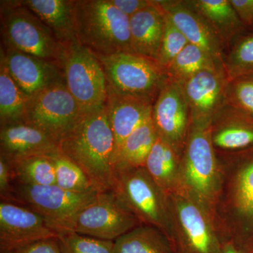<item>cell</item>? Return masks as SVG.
Listing matches in <instances>:
<instances>
[{"label": "cell", "mask_w": 253, "mask_h": 253, "mask_svg": "<svg viewBox=\"0 0 253 253\" xmlns=\"http://www.w3.org/2000/svg\"><path fill=\"white\" fill-rule=\"evenodd\" d=\"M216 154L219 186L214 224L221 243L247 253L253 243V147Z\"/></svg>", "instance_id": "cell-1"}, {"label": "cell", "mask_w": 253, "mask_h": 253, "mask_svg": "<svg viewBox=\"0 0 253 253\" xmlns=\"http://www.w3.org/2000/svg\"><path fill=\"white\" fill-rule=\"evenodd\" d=\"M59 149L84 171L98 191H112L115 141L106 106L82 116L59 141Z\"/></svg>", "instance_id": "cell-2"}, {"label": "cell", "mask_w": 253, "mask_h": 253, "mask_svg": "<svg viewBox=\"0 0 253 253\" xmlns=\"http://www.w3.org/2000/svg\"><path fill=\"white\" fill-rule=\"evenodd\" d=\"M73 21L76 41L96 56L134 53L129 18L110 0H76Z\"/></svg>", "instance_id": "cell-3"}, {"label": "cell", "mask_w": 253, "mask_h": 253, "mask_svg": "<svg viewBox=\"0 0 253 253\" xmlns=\"http://www.w3.org/2000/svg\"><path fill=\"white\" fill-rule=\"evenodd\" d=\"M181 194L214 218L219 172L211 126L191 124L181 158Z\"/></svg>", "instance_id": "cell-4"}, {"label": "cell", "mask_w": 253, "mask_h": 253, "mask_svg": "<svg viewBox=\"0 0 253 253\" xmlns=\"http://www.w3.org/2000/svg\"><path fill=\"white\" fill-rule=\"evenodd\" d=\"M99 193H75L56 185L30 186L14 182L7 201L38 213L61 236L75 231L80 214L94 202Z\"/></svg>", "instance_id": "cell-5"}, {"label": "cell", "mask_w": 253, "mask_h": 253, "mask_svg": "<svg viewBox=\"0 0 253 253\" xmlns=\"http://www.w3.org/2000/svg\"><path fill=\"white\" fill-rule=\"evenodd\" d=\"M112 191L141 224L157 228L172 242L173 221L169 196L144 167L114 173Z\"/></svg>", "instance_id": "cell-6"}, {"label": "cell", "mask_w": 253, "mask_h": 253, "mask_svg": "<svg viewBox=\"0 0 253 253\" xmlns=\"http://www.w3.org/2000/svg\"><path fill=\"white\" fill-rule=\"evenodd\" d=\"M1 31L5 46L54 63L61 68L63 44L21 1L1 3Z\"/></svg>", "instance_id": "cell-7"}, {"label": "cell", "mask_w": 253, "mask_h": 253, "mask_svg": "<svg viewBox=\"0 0 253 253\" xmlns=\"http://www.w3.org/2000/svg\"><path fill=\"white\" fill-rule=\"evenodd\" d=\"M96 56L104 69L108 88L118 94L154 104L169 79L156 61L134 53Z\"/></svg>", "instance_id": "cell-8"}, {"label": "cell", "mask_w": 253, "mask_h": 253, "mask_svg": "<svg viewBox=\"0 0 253 253\" xmlns=\"http://www.w3.org/2000/svg\"><path fill=\"white\" fill-rule=\"evenodd\" d=\"M61 69L68 89L83 116L104 109L107 81L101 63L90 50L77 41L63 44Z\"/></svg>", "instance_id": "cell-9"}, {"label": "cell", "mask_w": 253, "mask_h": 253, "mask_svg": "<svg viewBox=\"0 0 253 253\" xmlns=\"http://www.w3.org/2000/svg\"><path fill=\"white\" fill-rule=\"evenodd\" d=\"M168 196L174 253H222V243L207 213L184 195Z\"/></svg>", "instance_id": "cell-10"}, {"label": "cell", "mask_w": 253, "mask_h": 253, "mask_svg": "<svg viewBox=\"0 0 253 253\" xmlns=\"http://www.w3.org/2000/svg\"><path fill=\"white\" fill-rule=\"evenodd\" d=\"M82 116L63 79L28 97L24 122L39 128L59 143Z\"/></svg>", "instance_id": "cell-11"}, {"label": "cell", "mask_w": 253, "mask_h": 253, "mask_svg": "<svg viewBox=\"0 0 253 253\" xmlns=\"http://www.w3.org/2000/svg\"><path fill=\"white\" fill-rule=\"evenodd\" d=\"M142 225L113 191L99 192L97 198L80 214L75 232L115 241Z\"/></svg>", "instance_id": "cell-12"}, {"label": "cell", "mask_w": 253, "mask_h": 253, "mask_svg": "<svg viewBox=\"0 0 253 253\" xmlns=\"http://www.w3.org/2000/svg\"><path fill=\"white\" fill-rule=\"evenodd\" d=\"M151 118L158 136L181 156L191 126V114L181 83L169 78L155 101Z\"/></svg>", "instance_id": "cell-13"}, {"label": "cell", "mask_w": 253, "mask_h": 253, "mask_svg": "<svg viewBox=\"0 0 253 253\" xmlns=\"http://www.w3.org/2000/svg\"><path fill=\"white\" fill-rule=\"evenodd\" d=\"M229 83L222 69L201 71L181 83L191 124L211 126L214 116L226 103Z\"/></svg>", "instance_id": "cell-14"}, {"label": "cell", "mask_w": 253, "mask_h": 253, "mask_svg": "<svg viewBox=\"0 0 253 253\" xmlns=\"http://www.w3.org/2000/svg\"><path fill=\"white\" fill-rule=\"evenodd\" d=\"M56 237L58 234L38 213L11 201H0V251H14Z\"/></svg>", "instance_id": "cell-15"}, {"label": "cell", "mask_w": 253, "mask_h": 253, "mask_svg": "<svg viewBox=\"0 0 253 253\" xmlns=\"http://www.w3.org/2000/svg\"><path fill=\"white\" fill-rule=\"evenodd\" d=\"M189 43L204 50L224 69L225 48L204 18L181 0L156 1ZM225 71V70H224Z\"/></svg>", "instance_id": "cell-16"}, {"label": "cell", "mask_w": 253, "mask_h": 253, "mask_svg": "<svg viewBox=\"0 0 253 253\" xmlns=\"http://www.w3.org/2000/svg\"><path fill=\"white\" fill-rule=\"evenodd\" d=\"M1 58L11 77L27 97L64 79L62 69L55 63L9 46L1 48Z\"/></svg>", "instance_id": "cell-17"}, {"label": "cell", "mask_w": 253, "mask_h": 253, "mask_svg": "<svg viewBox=\"0 0 253 253\" xmlns=\"http://www.w3.org/2000/svg\"><path fill=\"white\" fill-rule=\"evenodd\" d=\"M59 143L49 134L26 122L1 126L0 156L9 164L33 156L59 152Z\"/></svg>", "instance_id": "cell-18"}, {"label": "cell", "mask_w": 253, "mask_h": 253, "mask_svg": "<svg viewBox=\"0 0 253 253\" xmlns=\"http://www.w3.org/2000/svg\"><path fill=\"white\" fill-rule=\"evenodd\" d=\"M216 151L233 152L253 147V116L226 101L211 126Z\"/></svg>", "instance_id": "cell-19"}, {"label": "cell", "mask_w": 253, "mask_h": 253, "mask_svg": "<svg viewBox=\"0 0 253 253\" xmlns=\"http://www.w3.org/2000/svg\"><path fill=\"white\" fill-rule=\"evenodd\" d=\"M154 104L146 100L116 94L108 88L106 108L114 136L113 163L126 138L151 119Z\"/></svg>", "instance_id": "cell-20"}, {"label": "cell", "mask_w": 253, "mask_h": 253, "mask_svg": "<svg viewBox=\"0 0 253 253\" xmlns=\"http://www.w3.org/2000/svg\"><path fill=\"white\" fill-rule=\"evenodd\" d=\"M164 12L157 1L129 18L131 46L134 54L157 60L164 35Z\"/></svg>", "instance_id": "cell-21"}, {"label": "cell", "mask_w": 253, "mask_h": 253, "mask_svg": "<svg viewBox=\"0 0 253 253\" xmlns=\"http://www.w3.org/2000/svg\"><path fill=\"white\" fill-rule=\"evenodd\" d=\"M181 156L167 141L158 136L144 168L165 194H181Z\"/></svg>", "instance_id": "cell-22"}, {"label": "cell", "mask_w": 253, "mask_h": 253, "mask_svg": "<svg viewBox=\"0 0 253 253\" xmlns=\"http://www.w3.org/2000/svg\"><path fill=\"white\" fill-rule=\"evenodd\" d=\"M190 7L204 18L229 49L238 37L246 31L230 0H187Z\"/></svg>", "instance_id": "cell-23"}, {"label": "cell", "mask_w": 253, "mask_h": 253, "mask_svg": "<svg viewBox=\"0 0 253 253\" xmlns=\"http://www.w3.org/2000/svg\"><path fill=\"white\" fill-rule=\"evenodd\" d=\"M54 33L62 44L76 41L73 9L70 0H26L21 1Z\"/></svg>", "instance_id": "cell-24"}, {"label": "cell", "mask_w": 253, "mask_h": 253, "mask_svg": "<svg viewBox=\"0 0 253 253\" xmlns=\"http://www.w3.org/2000/svg\"><path fill=\"white\" fill-rule=\"evenodd\" d=\"M158 136L152 118L133 131L118 151L113 163V174L121 171L144 167Z\"/></svg>", "instance_id": "cell-25"}, {"label": "cell", "mask_w": 253, "mask_h": 253, "mask_svg": "<svg viewBox=\"0 0 253 253\" xmlns=\"http://www.w3.org/2000/svg\"><path fill=\"white\" fill-rule=\"evenodd\" d=\"M113 253H174L166 234L154 226L140 225L114 241Z\"/></svg>", "instance_id": "cell-26"}, {"label": "cell", "mask_w": 253, "mask_h": 253, "mask_svg": "<svg viewBox=\"0 0 253 253\" xmlns=\"http://www.w3.org/2000/svg\"><path fill=\"white\" fill-rule=\"evenodd\" d=\"M28 97L14 81L4 60L0 59V124L24 122Z\"/></svg>", "instance_id": "cell-27"}, {"label": "cell", "mask_w": 253, "mask_h": 253, "mask_svg": "<svg viewBox=\"0 0 253 253\" xmlns=\"http://www.w3.org/2000/svg\"><path fill=\"white\" fill-rule=\"evenodd\" d=\"M213 69L224 70L204 50L189 43L171 63L167 73L170 79L182 83L201 71Z\"/></svg>", "instance_id": "cell-28"}, {"label": "cell", "mask_w": 253, "mask_h": 253, "mask_svg": "<svg viewBox=\"0 0 253 253\" xmlns=\"http://www.w3.org/2000/svg\"><path fill=\"white\" fill-rule=\"evenodd\" d=\"M9 165L14 182L30 186L56 185L54 165L48 156H33Z\"/></svg>", "instance_id": "cell-29"}, {"label": "cell", "mask_w": 253, "mask_h": 253, "mask_svg": "<svg viewBox=\"0 0 253 253\" xmlns=\"http://www.w3.org/2000/svg\"><path fill=\"white\" fill-rule=\"evenodd\" d=\"M229 81L253 78V31H246L231 44L224 57Z\"/></svg>", "instance_id": "cell-30"}, {"label": "cell", "mask_w": 253, "mask_h": 253, "mask_svg": "<svg viewBox=\"0 0 253 253\" xmlns=\"http://www.w3.org/2000/svg\"><path fill=\"white\" fill-rule=\"evenodd\" d=\"M48 157L54 165L56 186L75 193L99 191L84 171L61 151L49 155Z\"/></svg>", "instance_id": "cell-31"}, {"label": "cell", "mask_w": 253, "mask_h": 253, "mask_svg": "<svg viewBox=\"0 0 253 253\" xmlns=\"http://www.w3.org/2000/svg\"><path fill=\"white\" fill-rule=\"evenodd\" d=\"M61 253H113L114 241L70 232L58 237Z\"/></svg>", "instance_id": "cell-32"}, {"label": "cell", "mask_w": 253, "mask_h": 253, "mask_svg": "<svg viewBox=\"0 0 253 253\" xmlns=\"http://www.w3.org/2000/svg\"><path fill=\"white\" fill-rule=\"evenodd\" d=\"M164 19V35L156 62L167 71L171 63L189 44V42L165 12Z\"/></svg>", "instance_id": "cell-33"}, {"label": "cell", "mask_w": 253, "mask_h": 253, "mask_svg": "<svg viewBox=\"0 0 253 253\" xmlns=\"http://www.w3.org/2000/svg\"><path fill=\"white\" fill-rule=\"evenodd\" d=\"M226 101L253 116V78L229 81Z\"/></svg>", "instance_id": "cell-34"}, {"label": "cell", "mask_w": 253, "mask_h": 253, "mask_svg": "<svg viewBox=\"0 0 253 253\" xmlns=\"http://www.w3.org/2000/svg\"><path fill=\"white\" fill-rule=\"evenodd\" d=\"M13 253H61L58 237L32 243L12 251Z\"/></svg>", "instance_id": "cell-35"}, {"label": "cell", "mask_w": 253, "mask_h": 253, "mask_svg": "<svg viewBox=\"0 0 253 253\" xmlns=\"http://www.w3.org/2000/svg\"><path fill=\"white\" fill-rule=\"evenodd\" d=\"M246 31H253V0H230Z\"/></svg>", "instance_id": "cell-36"}, {"label": "cell", "mask_w": 253, "mask_h": 253, "mask_svg": "<svg viewBox=\"0 0 253 253\" xmlns=\"http://www.w3.org/2000/svg\"><path fill=\"white\" fill-rule=\"evenodd\" d=\"M14 183V176L9 163L0 156V196L2 201L9 199Z\"/></svg>", "instance_id": "cell-37"}, {"label": "cell", "mask_w": 253, "mask_h": 253, "mask_svg": "<svg viewBox=\"0 0 253 253\" xmlns=\"http://www.w3.org/2000/svg\"><path fill=\"white\" fill-rule=\"evenodd\" d=\"M121 12L130 18L136 13L147 7L151 4V0H110Z\"/></svg>", "instance_id": "cell-38"}, {"label": "cell", "mask_w": 253, "mask_h": 253, "mask_svg": "<svg viewBox=\"0 0 253 253\" xmlns=\"http://www.w3.org/2000/svg\"><path fill=\"white\" fill-rule=\"evenodd\" d=\"M222 253H246L231 242L222 243Z\"/></svg>", "instance_id": "cell-39"}, {"label": "cell", "mask_w": 253, "mask_h": 253, "mask_svg": "<svg viewBox=\"0 0 253 253\" xmlns=\"http://www.w3.org/2000/svg\"><path fill=\"white\" fill-rule=\"evenodd\" d=\"M247 253H253V243L251 247L250 248L249 251H248Z\"/></svg>", "instance_id": "cell-40"}, {"label": "cell", "mask_w": 253, "mask_h": 253, "mask_svg": "<svg viewBox=\"0 0 253 253\" xmlns=\"http://www.w3.org/2000/svg\"><path fill=\"white\" fill-rule=\"evenodd\" d=\"M0 253H13V252L12 251H0Z\"/></svg>", "instance_id": "cell-41"}]
</instances>
